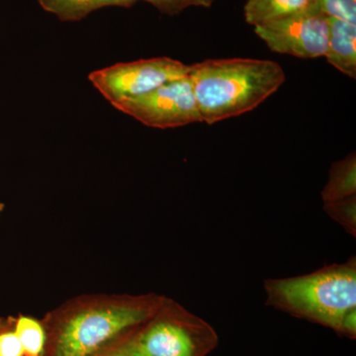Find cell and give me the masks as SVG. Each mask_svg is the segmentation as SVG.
<instances>
[{"instance_id": "obj_1", "label": "cell", "mask_w": 356, "mask_h": 356, "mask_svg": "<svg viewBox=\"0 0 356 356\" xmlns=\"http://www.w3.org/2000/svg\"><path fill=\"white\" fill-rule=\"evenodd\" d=\"M165 296L86 294L67 300L42 318L44 356H91L127 339L161 306Z\"/></svg>"}, {"instance_id": "obj_2", "label": "cell", "mask_w": 356, "mask_h": 356, "mask_svg": "<svg viewBox=\"0 0 356 356\" xmlns=\"http://www.w3.org/2000/svg\"><path fill=\"white\" fill-rule=\"evenodd\" d=\"M201 120L208 125L252 111L284 83L273 60L220 58L189 65Z\"/></svg>"}, {"instance_id": "obj_3", "label": "cell", "mask_w": 356, "mask_h": 356, "mask_svg": "<svg viewBox=\"0 0 356 356\" xmlns=\"http://www.w3.org/2000/svg\"><path fill=\"white\" fill-rule=\"evenodd\" d=\"M266 305L339 332L356 311V259L325 266L305 275L264 281Z\"/></svg>"}, {"instance_id": "obj_4", "label": "cell", "mask_w": 356, "mask_h": 356, "mask_svg": "<svg viewBox=\"0 0 356 356\" xmlns=\"http://www.w3.org/2000/svg\"><path fill=\"white\" fill-rule=\"evenodd\" d=\"M216 341L209 325L165 296L156 313L130 337L139 356H204Z\"/></svg>"}, {"instance_id": "obj_5", "label": "cell", "mask_w": 356, "mask_h": 356, "mask_svg": "<svg viewBox=\"0 0 356 356\" xmlns=\"http://www.w3.org/2000/svg\"><path fill=\"white\" fill-rule=\"evenodd\" d=\"M189 65L168 57L118 63L91 72L88 81L112 105L147 95L188 76Z\"/></svg>"}, {"instance_id": "obj_6", "label": "cell", "mask_w": 356, "mask_h": 356, "mask_svg": "<svg viewBox=\"0 0 356 356\" xmlns=\"http://www.w3.org/2000/svg\"><path fill=\"white\" fill-rule=\"evenodd\" d=\"M254 32L275 53L299 58L325 57L329 44L330 18L316 0L289 17L254 27Z\"/></svg>"}, {"instance_id": "obj_7", "label": "cell", "mask_w": 356, "mask_h": 356, "mask_svg": "<svg viewBox=\"0 0 356 356\" xmlns=\"http://www.w3.org/2000/svg\"><path fill=\"white\" fill-rule=\"evenodd\" d=\"M113 107L151 128L184 127L202 122L188 76Z\"/></svg>"}, {"instance_id": "obj_8", "label": "cell", "mask_w": 356, "mask_h": 356, "mask_svg": "<svg viewBox=\"0 0 356 356\" xmlns=\"http://www.w3.org/2000/svg\"><path fill=\"white\" fill-rule=\"evenodd\" d=\"M325 57L337 70L356 79V24L330 18L329 44Z\"/></svg>"}, {"instance_id": "obj_9", "label": "cell", "mask_w": 356, "mask_h": 356, "mask_svg": "<svg viewBox=\"0 0 356 356\" xmlns=\"http://www.w3.org/2000/svg\"><path fill=\"white\" fill-rule=\"evenodd\" d=\"M316 0H248L243 8L248 24L262 26L289 17Z\"/></svg>"}, {"instance_id": "obj_10", "label": "cell", "mask_w": 356, "mask_h": 356, "mask_svg": "<svg viewBox=\"0 0 356 356\" xmlns=\"http://www.w3.org/2000/svg\"><path fill=\"white\" fill-rule=\"evenodd\" d=\"M140 0H38L46 13L53 14L62 22H76L104 7H132Z\"/></svg>"}, {"instance_id": "obj_11", "label": "cell", "mask_w": 356, "mask_h": 356, "mask_svg": "<svg viewBox=\"0 0 356 356\" xmlns=\"http://www.w3.org/2000/svg\"><path fill=\"white\" fill-rule=\"evenodd\" d=\"M353 195H356L355 153L331 166L329 179L321 193L324 203L334 202Z\"/></svg>"}, {"instance_id": "obj_12", "label": "cell", "mask_w": 356, "mask_h": 356, "mask_svg": "<svg viewBox=\"0 0 356 356\" xmlns=\"http://www.w3.org/2000/svg\"><path fill=\"white\" fill-rule=\"evenodd\" d=\"M15 332L22 344L24 356H44L46 331L42 320L20 314L16 317Z\"/></svg>"}, {"instance_id": "obj_13", "label": "cell", "mask_w": 356, "mask_h": 356, "mask_svg": "<svg viewBox=\"0 0 356 356\" xmlns=\"http://www.w3.org/2000/svg\"><path fill=\"white\" fill-rule=\"evenodd\" d=\"M324 210L327 216L341 225L346 233L355 238L356 195L334 202L324 203Z\"/></svg>"}, {"instance_id": "obj_14", "label": "cell", "mask_w": 356, "mask_h": 356, "mask_svg": "<svg viewBox=\"0 0 356 356\" xmlns=\"http://www.w3.org/2000/svg\"><path fill=\"white\" fill-rule=\"evenodd\" d=\"M16 317H0V356H24L15 332Z\"/></svg>"}, {"instance_id": "obj_15", "label": "cell", "mask_w": 356, "mask_h": 356, "mask_svg": "<svg viewBox=\"0 0 356 356\" xmlns=\"http://www.w3.org/2000/svg\"><path fill=\"white\" fill-rule=\"evenodd\" d=\"M327 17L356 24V0H318Z\"/></svg>"}, {"instance_id": "obj_16", "label": "cell", "mask_w": 356, "mask_h": 356, "mask_svg": "<svg viewBox=\"0 0 356 356\" xmlns=\"http://www.w3.org/2000/svg\"><path fill=\"white\" fill-rule=\"evenodd\" d=\"M130 337H129L91 356H139L131 346Z\"/></svg>"}, {"instance_id": "obj_17", "label": "cell", "mask_w": 356, "mask_h": 356, "mask_svg": "<svg viewBox=\"0 0 356 356\" xmlns=\"http://www.w3.org/2000/svg\"><path fill=\"white\" fill-rule=\"evenodd\" d=\"M147 3L156 7L159 13L168 15H177L184 10L182 0H144Z\"/></svg>"}, {"instance_id": "obj_18", "label": "cell", "mask_w": 356, "mask_h": 356, "mask_svg": "<svg viewBox=\"0 0 356 356\" xmlns=\"http://www.w3.org/2000/svg\"><path fill=\"white\" fill-rule=\"evenodd\" d=\"M216 0H182V6L184 9L187 7H204V8H210Z\"/></svg>"}, {"instance_id": "obj_19", "label": "cell", "mask_w": 356, "mask_h": 356, "mask_svg": "<svg viewBox=\"0 0 356 356\" xmlns=\"http://www.w3.org/2000/svg\"><path fill=\"white\" fill-rule=\"evenodd\" d=\"M4 208H6V205L3 203H0V215L3 212Z\"/></svg>"}]
</instances>
